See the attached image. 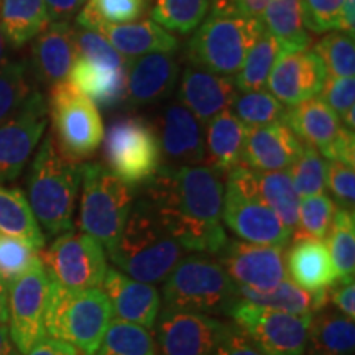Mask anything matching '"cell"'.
<instances>
[{"label": "cell", "instance_id": "52", "mask_svg": "<svg viewBox=\"0 0 355 355\" xmlns=\"http://www.w3.org/2000/svg\"><path fill=\"white\" fill-rule=\"evenodd\" d=\"M334 288H329L331 303L337 306V309L350 319L355 318V285L352 282H336Z\"/></svg>", "mask_w": 355, "mask_h": 355}, {"label": "cell", "instance_id": "56", "mask_svg": "<svg viewBox=\"0 0 355 355\" xmlns=\"http://www.w3.org/2000/svg\"><path fill=\"white\" fill-rule=\"evenodd\" d=\"M339 32L355 37V0H345L339 19Z\"/></svg>", "mask_w": 355, "mask_h": 355}, {"label": "cell", "instance_id": "28", "mask_svg": "<svg viewBox=\"0 0 355 355\" xmlns=\"http://www.w3.org/2000/svg\"><path fill=\"white\" fill-rule=\"evenodd\" d=\"M248 127L232 110H224L207 122L206 163L217 173H229L242 165Z\"/></svg>", "mask_w": 355, "mask_h": 355}, {"label": "cell", "instance_id": "38", "mask_svg": "<svg viewBox=\"0 0 355 355\" xmlns=\"http://www.w3.org/2000/svg\"><path fill=\"white\" fill-rule=\"evenodd\" d=\"M211 3L212 0H153L150 13L162 28L188 35L202 24Z\"/></svg>", "mask_w": 355, "mask_h": 355}, {"label": "cell", "instance_id": "19", "mask_svg": "<svg viewBox=\"0 0 355 355\" xmlns=\"http://www.w3.org/2000/svg\"><path fill=\"white\" fill-rule=\"evenodd\" d=\"M227 180L265 202L282 219L283 224L291 232H295L300 220L301 198L291 183L288 170L254 171L241 165L227 173Z\"/></svg>", "mask_w": 355, "mask_h": 355}, {"label": "cell", "instance_id": "48", "mask_svg": "<svg viewBox=\"0 0 355 355\" xmlns=\"http://www.w3.org/2000/svg\"><path fill=\"white\" fill-rule=\"evenodd\" d=\"M326 188H329L340 209L354 211L355 171L354 166L340 162H327Z\"/></svg>", "mask_w": 355, "mask_h": 355}, {"label": "cell", "instance_id": "47", "mask_svg": "<svg viewBox=\"0 0 355 355\" xmlns=\"http://www.w3.org/2000/svg\"><path fill=\"white\" fill-rule=\"evenodd\" d=\"M344 2L345 0H301L306 28L313 33H326L339 28Z\"/></svg>", "mask_w": 355, "mask_h": 355}, {"label": "cell", "instance_id": "42", "mask_svg": "<svg viewBox=\"0 0 355 355\" xmlns=\"http://www.w3.org/2000/svg\"><path fill=\"white\" fill-rule=\"evenodd\" d=\"M321 63L326 68L327 78H354L355 73V44L354 37L339 32L327 33L314 46Z\"/></svg>", "mask_w": 355, "mask_h": 355}, {"label": "cell", "instance_id": "46", "mask_svg": "<svg viewBox=\"0 0 355 355\" xmlns=\"http://www.w3.org/2000/svg\"><path fill=\"white\" fill-rule=\"evenodd\" d=\"M76 48L78 58L102 66V68L122 69L130 66V60L123 58L104 35L97 33L94 30H76Z\"/></svg>", "mask_w": 355, "mask_h": 355}, {"label": "cell", "instance_id": "24", "mask_svg": "<svg viewBox=\"0 0 355 355\" xmlns=\"http://www.w3.org/2000/svg\"><path fill=\"white\" fill-rule=\"evenodd\" d=\"M159 146L178 165H201L206 162L202 123L181 102L163 110Z\"/></svg>", "mask_w": 355, "mask_h": 355}, {"label": "cell", "instance_id": "8", "mask_svg": "<svg viewBox=\"0 0 355 355\" xmlns=\"http://www.w3.org/2000/svg\"><path fill=\"white\" fill-rule=\"evenodd\" d=\"M102 140L109 171L128 188L150 183L162 166L157 132L141 117L115 119Z\"/></svg>", "mask_w": 355, "mask_h": 355}, {"label": "cell", "instance_id": "30", "mask_svg": "<svg viewBox=\"0 0 355 355\" xmlns=\"http://www.w3.org/2000/svg\"><path fill=\"white\" fill-rule=\"evenodd\" d=\"M128 68L107 69L78 58L68 74V81L101 107H114L127 97Z\"/></svg>", "mask_w": 355, "mask_h": 355}, {"label": "cell", "instance_id": "26", "mask_svg": "<svg viewBox=\"0 0 355 355\" xmlns=\"http://www.w3.org/2000/svg\"><path fill=\"white\" fill-rule=\"evenodd\" d=\"M286 275L296 286L306 291H321L337 282L336 266L322 241H296L288 252Z\"/></svg>", "mask_w": 355, "mask_h": 355}, {"label": "cell", "instance_id": "10", "mask_svg": "<svg viewBox=\"0 0 355 355\" xmlns=\"http://www.w3.org/2000/svg\"><path fill=\"white\" fill-rule=\"evenodd\" d=\"M235 326L265 355H304L313 314H291L235 300L227 311Z\"/></svg>", "mask_w": 355, "mask_h": 355}, {"label": "cell", "instance_id": "36", "mask_svg": "<svg viewBox=\"0 0 355 355\" xmlns=\"http://www.w3.org/2000/svg\"><path fill=\"white\" fill-rule=\"evenodd\" d=\"M150 8V0H87L78 12L81 28L96 30L101 25H123L141 19Z\"/></svg>", "mask_w": 355, "mask_h": 355}, {"label": "cell", "instance_id": "39", "mask_svg": "<svg viewBox=\"0 0 355 355\" xmlns=\"http://www.w3.org/2000/svg\"><path fill=\"white\" fill-rule=\"evenodd\" d=\"M97 352L99 355H158L157 344L148 329L117 319L110 322Z\"/></svg>", "mask_w": 355, "mask_h": 355}, {"label": "cell", "instance_id": "31", "mask_svg": "<svg viewBox=\"0 0 355 355\" xmlns=\"http://www.w3.org/2000/svg\"><path fill=\"white\" fill-rule=\"evenodd\" d=\"M354 347V319L327 309L313 314L306 343L308 355H350Z\"/></svg>", "mask_w": 355, "mask_h": 355}, {"label": "cell", "instance_id": "3", "mask_svg": "<svg viewBox=\"0 0 355 355\" xmlns=\"http://www.w3.org/2000/svg\"><path fill=\"white\" fill-rule=\"evenodd\" d=\"M184 248L163 227L144 199L132 207L110 260L119 272L144 283H158L181 260Z\"/></svg>", "mask_w": 355, "mask_h": 355}, {"label": "cell", "instance_id": "37", "mask_svg": "<svg viewBox=\"0 0 355 355\" xmlns=\"http://www.w3.org/2000/svg\"><path fill=\"white\" fill-rule=\"evenodd\" d=\"M327 250L336 266L337 282H352L355 273V219L354 211L337 207L327 232Z\"/></svg>", "mask_w": 355, "mask_h": 355}, {"label": "cell", "instance_id": "18", "mask_svg": "<svg viewBox=\"0 0 355 355\" xmlns=\"http://www.w3.org/2000/svg\"><path fill=\"white\" fill-rule=\"evenodd\" d=\"M178 94L181 104L196 115L199 122L207 123L216 115L232 107L239 89L229 76L189 63L181 74Z\"/></svg>", "mask_w": 355, "mask_h": 355}, {"label": "cell", "instance_id": "13", "mask_svg": "<svg viewBox=\"0 0 355 355\" xmlns=\"http://www.w3.org/2000/svg\"><path fill=\"white\" fill-rule=\"evenodd\" d=\"M48 125V102L33 91L6 122L0 123V183L24 171Z\"/></svg>", "mask_w": 355, "mask_h": 355}, {"label": "cell", "instance_id": "54", "mask_svg": "<svg viewBox=\"0 0 355 355\" xmlns=\"http://www.w3.org/2000/svg\"><path fill=\"white\" fill-rule=\"evenodd\" d=\"M26 355H83L73 345L61 343L53 337H43L38 344H35Z\"/></svg>", "mask_w": 355, "mask_h": 355}, {"label": "cell", "instance_id": "57", "mask_svg": "<svg viewBox=\"0 0 355 355\" xmlns=\"http://www.w3.org/2000/svg\"><path fill=\"white\" fill-rule=\"evenodd\" d=\"M0 355H21L13 344L7 324H0Z\"/></svg>", "mask_w": 355, "mask_h": 355}, {"label": "cell", "instance_id": "27", "mask_svg": "<svg viewBox=\"0 0 355 355\" xmlns=\"http://www.w3.org/2000/svg\"><path fill=\"white\" fill-rule=\"evenodd\" d=\"M96 32L104 35L115 50L130 61L150 53H175L180 48V42L153 20L101 25Z\"/></svg>", "mask_w": 355, "mask_h": 355}, {"label": "cell", "instance_id": "43", "mask_svg": "<svg viewBox=\"0 0 355 355\" xmlns=\"http://www.w3.org/2000/svg\"><path fill=\"white\" fill-rule=\"evenodd\" d=\"M232 109L239 121H242L248 128L283 121L286 110L285 105L265 89L245 91L239 94L234 101Z\"/></svg>", "mask_w": 355, "mask_h": 355}, {"label": "cell", "instance_id": "35", "mask_svg": "<svg viewBox=\"0 0 355 355\" xmlns=\"http://www.w3.org/2000/svg\"><path fill=\"white\" fill-rule=\"evenodd\" d=\"M282 51L283 48L278 43V40L263 30L254 46L248 51L241 71L235 74V87L243 92L265 89L266 81H268L273 66Z\"/></svg>", "mask_w": 355, "mask_h": 355}, {"label": "cell", "instance_id": "23", "mask_svg": "<svg viewBox=\"0 0 355 355\" xmlns=\"http://www.w3.org/2000/svg\"><path fill=\"white\" fill-rule=\"evenodd\" d=\"M175 53H150L130 61L127 74V97L130 105H146L171 96L178 83L180 64Z\"/></svg>", "mask_w": 355, "mask_h": 355}, {"label": "cell", "instance_id": "33", "mask_svg": "<svg viewBox=\"0 0 355 355\" xmlns=\"http://www.w3.org/2000/svg\"><path fill=\"white\" fill-rule=\"evenodd\" d=\"M50 25L43 0H2L0 28L12 46H24Z\"/></svg>", "mask_w": 355, "mask_h": 355}, {"label": "cell", "instance_id": "22", "mask_svg": "<svg viewBox=\"0 0 355 355\" xmlns=\"http://www.w3.org/2000/svg\"><path fill=\"white\" fill-rule=\"evenodd\" d=\"M32 69L40 81L56 84L68 79L78 60L76 28L69 21H51L33 38Z\"/></svg>", "mask_w": 355, "mask_h": 355}, {"label": "cell", "instance_id": "20", "mask_svg": "<svg viewBox=\"0 0 355 355\" xmlns=\"http://www.w3.org/2000/svg\"><path fill=\"white\" fill-rule=\"evenodd\" d=\"M301 141L283 121L252 127L247 132L242 163L254 171L288 170L301 152Z\"/></svg>", "mask_w": 355, "mask_h": 355}, {"label": "cell", "instance_id": "21", "mask_svg": "<svg viewBox=\"0 0 355 355\" xmlns=\"http://www.w3.org/2000/svg\"><path fill=\"white\" fill-rule=\"evenodd\" d=\"M102 285L117 321L137 324L145 329L155 327L162 306L157 288L125 277L117 268L107 270Z\"/></svg>", "mask_w": 355, "mask_h": 355}, {"label": "cell", "instance_id": "41", "mask_svg": "<svg viewBox=\"0 0 355 355\" xmlns=\"http://www.w3.org/2000/svg\"><path fill=\"white\" fill-rule=\"evenodd\" d=\"M288 173L300 198L322 194L326 191L327 159L314 146L303 144L298 158L288 168Z\"/></svg>", "mask_w": 355, "mask_h": 355}, {"label": "cell", "instance_id": "44", "mask_svg": "<svg viewBox=\"0 0 355 355\" xmlns=\"http://www.w3.org/2000/svg\"><path fill=\"white\" fill-rule=\"evenodd\" d=\"M38 252L30 243L0 232V278L10 285L25 273L42 266Z\"/></svg>", "mask_w": 355, "mask_h": 355}, {"label": "cell", "instance_id": "51", "mask_svg": "<svg viewBox=\"0 0 355 355\" xmlns=\"http://www.w3.org/2000/svg\"><path fill=\"white\" fill-rule=\"evenodd\" d=\"M327 162H340L345 165L354 166L355 165V139L354 132L347 130L343 127L337 137L332 141L327 152L322 155Z\"/></svg>", "mask_w": 355, "mask_h": 355}, {"label": "cell", "instance_id": "29", "mask_svg": "<svg viewBox=\"0 0 355 355\" xmlns=\"http://www.w3.org/2000/svg\"><path fill=\"white\" fill-rule=\"evenodd\" d=\"M327 290L306 291L296 286L291 279L285 278L277 286L268 290H254V288L235 285V300L243 303L260 306V308L285 311L291 314H314L319 309L326 308L329 303Z\"/></svg>", "mask_w": 355, "mask_h": 355}, {"label": "cell", "instance_id": "59", "mask_svg": "<svg viewBox=\"0 0 355 355\" xmlns=\"http://www.w3.org/2000/svg\"><path fill=\"white\" fill-rule=\"evenodd\" d=\"M7 40L3 37L2 28H0V68L8 63V51H7Z\"/></svg>", "mask_w": 355, "mask_h": 355}, {"label": "cell", "instance_id": "12", "mask_svg": "<svg viewBox=\"0 0 355 355\" xmlns=\"http://www.w3.org/2000/svg\"><path fill=\"white\" fill-rule=\"evenodd\" d=\"M155 329L158 355H214L229 324L211 314L165 306L158 313Z\"/></svg>", "mask_w": 355, "mask_h": 355}, {"label": "cell", "instance_id": "14", "mask_svg": "<svg viewBox=\"0 0 355 355\" xmlns=\"http://www.w3.org/2000/svg\"><path fill=\"white\" fill-rule=\"evenodd\" d=\"M50 283L42 265L8 285V331L21 355L28 354L35 344L46 337L44 316Z\"/></svg>", "mask_w": 355, "mask_h": 355}, {"label": "cell", "instance_id": "53", "mask_svg": "<svg viewBox=\"0 0 355 355\" xmlns=\"http://www.w3.org/2000/svg\"><path fill=\"white\" fill-rule=\"evenodd\" d=\"M51 21H69L78 15L86 0H43Z\"/></svg>", "mask_w": 355, "mask_h": 355}, {"label": "cell", "instance_id": "9", "mask_svg": "<svg viewBox=\"0 0 355 355\" xmlns=\"http://www.w3.org/2000/svg\"><path fill=\"white\" fill-rule=\"evenodd\" d=\"M48 112L53 122V140L66 157L79 162L99 148L104 139L99 109L68 79L53 84Z\"/></svg>", "mask_w": 355, "mask_h": 355}, {"label": "cell", "instance_id": "1", "mask_svg": "<svg viewBox=\"0 0 355 355\" xmlns=\"http://www.w3.org/2000/svg\"><path fill=\"white\" fill-rule=\"evenodd\" d=\"M144 201L186 250L219 255L227 245L220 222L224 183L207 165L159 166Z\"/></svg>", "mask_w": 355, "mask_h": 355}, {"label": "cell", "instance_id": "58", "mask_svg": "<svg viewBox=\"0 0 355 355\" xmlns=\"http://www.w3.org/2000/svg\"><path fill=\"white\" fill-rule=\"evenodd\" d=\"M8 321V285L0 278V324Z\"/></svg>", "mask_w": 355, "mask_h": 355}, {"label": "cell", "instance_id": "6", "mask_svg": "<svg viewBox=\"0 0 355 355\" xmlns=\"http://www.w3.org/2000/svg\"><path fill=\"white\" fill-rule=\"evenodd\" d=\"M79 227L112 252L133 207L132 189L99 163L81 165Z\"/></svg>", "mask_w": 355, "mask_h": 355}, {"label": "cell", "instance_id": "32", "mask_svg": "<svg viewBox=\"0 0 355 355\" xmlns=\"http://www.w3.org/2000/svg\"><path fill=\"white\" fill-rule=\"evenodd\" d=\"M260 21L283 50H306L309 46L311 35L304 25L301 0H272L260 15Z\"/></svg>", "mask_w": 355, "mask_h": 355}, {"label": "cell", "instance_id": "49", "mask_svg": "<svg viewBox=\"0 0 355 355\" xmlns=\"http://www.w3.org/2000/svg\"><path fill=\"white\" fill-rule=\"evenodd\" d=\"M334 110L337 117H344L350 109L355 107V79L354 78H326L318 94Z\"/></svg>", "mask_w": 355, "mask_h": 355}, {"label": "cell", "instance_id": "40", "mask_svg": "<svg viewBox=\"0 0 355 355\" xmlns=\"http://www.w3.org/2000/svg\"><path fill=\"white\" fill-rule=\"evenodd\" d=\"M337 206L326 193L306 196L300 201V220L291 239L293 242L313 239L324 241L329 232Z\"/></svg>", "mask_w": 355, "mask_h": 355}, {"label": "cell", "instance_id": "50", "mask_svg": "<svg viewBox=\"0 0 355 355\" xmlns=\"http://www.w3.org/2000/svg\"><path fill=\"white\" fill-rule=\"evenodd\" d=\"M214 355H265L252 340L239 329L237 326H229L220 344L217 345Z\"/></svg>", "mask_w": 355, "mask_h": 355}, {"label": "cell", "instance_id": "7", "mask_svg": "<svg viewBox=\"0 0 355 355\" xmlns=\"http://www.w3.org/2000/svg\"><path fill=\"white\" fill-rule=\"evenodd\" d=\"M165 306L202 314L225 313L235 301V283L219 261L206 255L180 260L163 285Z\"/></svg>", "mask_w": 355, "mask_h": 355}, {"label": "cell", "instance_id": "2", "mask_svg": "<svg viewBox=\"0 0 355 355\" xmlns=\"http://www.w3.org/2000/svg\"><path fill=\"white\" fill-rule=\"evenodd\" d=\"M81 186V165L60 152L48 135L30 168L28 196L38 224L50 235L73 229V216Z\"/></svg>", "mask_w": 355, "mask_h": 355}, {"label": "cell", "instance_id": "4", "mask_svg": "<svg viewBox=\"0 0 355 355\" xmlns=\"http://www.w3.org/2000/svg\"><path fill=\"white\" fill-rule=\"evenodd\" d=\"M212 12L198 26L188 44L191 64L222 76H234L263 32L260 19L235 10L232 0H214Z\"/></svg>", "mask_w": 355, "mask_h": 355}, {"label": "cell", "instance_id": "34", "mask_svg": "<svg viewBox=\"0 0 355 355\" xmlns=\"http://www.w3.org/2000/svg\"><path fill=\"white\" fill-rule=\"evenodd\" d=\"M0 232L20 239L42 250L44 234L24 191L0 186Z\"/></svg>", "mask_w": 355, "mask_h": 355}, {"label": "cell", "instance_id": "11", "mask_svg": "<svg viewBox=\"0 0 355 355\" xmlns=\"http://www.w3.org/2000/svg\"><path fill=\"white\" fill-rule=\"evenodd\" d=\"M40 259L50 279L69 290L99 288L109 270L104 247L83 230L60 234Z\"/></svg>", "mask_w": 355, "mask_h": 355}, {"label": "cell", "instance_id": "45", "mask_svg": "<svg viewBox=\"0 0 355 355\" xmlns=\"http://www.w3.org/2000/svg\"><path fill=\"white\" fill-rule=\"evenodd\" d=\"M28 68L25 63H7L0 68V123L6 122L13 112L32 94Z\"/></svg>", "mask_w": 355, "mask_h": 355}, {"label": "cell", "instance_id": "16", "mask_svg": "<svg viewBox=\"0 0 355 355\" xmlns=\"http://www.w3.org/2000/svg\"><path fill=\"white\" fill-rule=\"evenodd\" d=\"M283 248L229 241L220 252L219 263L237 286L268 290L288 278Z\"/></svg>", "mask_w": 355, "mask_h": 355}, {"label": "cell", "instance_id": "17", "mask_svg": "<svg viewBox=\"0 0 355 355\" xmlns=\"http://www.w3.org/2000/svg\"><path fill=\"white\" fill-rule=\"evenodd\" d=\"M326 78V68L314 51L283 50L266 86L282 104L295 105L316 97Z\"/></svg>", "mask_w": 355, "mask_h": 355}, {"label": "cell", "instance_id": "55", "mask_svg": "<svg viewBox=\"0 0 355 355\" xmlns=\"http://www.w3.org/2000/svg\"><path fill=\"white\" fill-rule=\"evenodd\" d=\"M270 2L272 0H232L235 10L248 17V19H260V15Z\"/></svg>", "mask_w": 355, "mask_h": 355}, {"label": "cell", "instance_id": "25", "mask_svg": "<svg viewBox=\"0 0 355 355\" xmlns=\"http://www.w3.org/2000/svg\"><path fill=\"white\" fill-rule=\"evenodd\" d=\"M283 122L303 144L314 146L321 155L327 152L343 128L337 114L318 96L295 105H288Z\"/></svg>", "mask_w": 355, "mask_h": 355}, {"label": "cell", "instance_id": "5", "mask_svg": "<svg viewBox=\"0 0 355 355\" xmlns=\"http://www.w3.org/2000/svg\"><path fill=\"white\" fill-rule=\"evenodd\" d=\"M112 306L104 290H69L51 279L44 327L53 339L96 355L112 322Z\"/></svg>", "mask_w": 355, "mask_h": 355}, {"label": "cell", "instance_id": "15", "mask_svg": "<svg viewBox=\"0 0 355 355\" xmlns=\"http://www.w3.org/2000/svg\"><path fill=\"white\" fill-rule=\"evenodd\" d=\"M222 220L243 242L285 248L293 232L275 212L248 191L227 180L222 202Z\"/></svg>", "mask_w": 355, "mask_h": 355}]
</instances>
